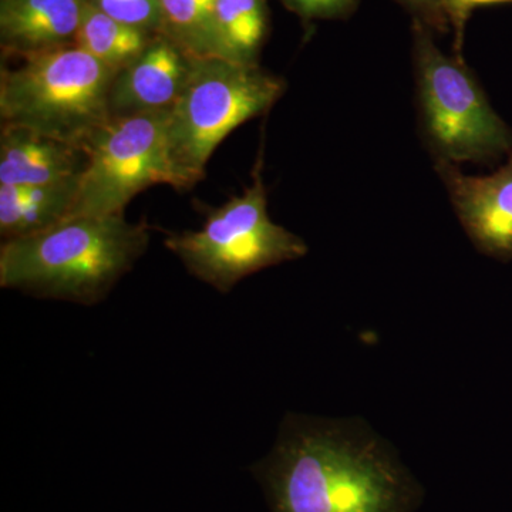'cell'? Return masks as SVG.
I'll use <instances>...</instances> for the list:
<instances>
[{
  "label": "cell",
  "instance_id": "6da1fadb",
  "mask_svg": "<svg viewBox=\"0 0 512 512\" xmlns=\"http://www.w3.org/2000/svg\"><path fill=\"white\" fill-rule=\"evenodd\" d=\"M272 512H413L420 485L362 420L289 413L252 467Z\"/></svg>",
  "mask_w": 512,
  "mask_h": 512
},
{
  "label": "cell",
  "instance_id": "7a4b0ae2",
  "mask_svg": "<svg viewBox=\"0 0 512 512\" xmlns=\"http://www.w3.org/2000/svg\"><path fill=\"white\" fill-rule=\"evenodd\" d=\"M150 242L144 221L77 215L30 237L3 241L0 286L92 306L133 269Z\"/></svg>",
  "mask_w": 512,
  "mask_h": 512
},
{
  "label": "cell",
  "instance_id": "3957f363",
  "mask_svg": "<svg viewBox=\"0 0 512 512\" xmlns=\"http://www.w3.org/2000/svg\"><path fill=\"white\" fill-rule=\"evenodd\" d=\"M281 77L224 59H192L180 99L168 111L167 156L171 187L191 190L229 133L268 113L284 96Z\"/></svg>",
  "mask_w": 512,
  "mask_h": 512
},
{
  "label": "cell",
  "instance_id": "277c9868",
  "mask_svg": "<svg viewBox=\"0 0 512 512\" xmlns=\"http://www.w3.org/2000/svg\"><path fill=\"white\" fill-rule=\"evenodd\" d=\"M23 59L0 73L2 126L84 147L111 119L110 90L120 70L74 45Z\"/></svg>",
  "mask_w": 512,
  "mask_h": 512
},
{
  "label": "cell",
  "instance_id": "5b68a950",
  "mask_svg": "<svg viewBox=\"0 0 512 512\" xmlns=\"http://www.w3.org/2000/svg\"><path fill=\"white\" fill-rule=\"evenodd\" d=\"M164 245L191 275L221 293L255 272L296 261L309 251L301 237L269 217L262 151L252 184L241 195L208 212L198 231L170 234Z\"/></svg>",
  "mask_w": 512,
  "mask_h": 512
},
{
  "label": "cell",
  "instance_id": "8992f818",
  "mask_svg": "<svg viewBox=\"0 0 512 512\" xmlns=\"http://www.w3.org/2000/svg\"><path fill=\"white\" fill-rule=\"evenodd\" d=\"M416 74L424 136L437 160L487 163L512 147L510 128L500 119L470 70L416 32Z\"/></svg>",
  "mask_w": 512,
  "mask_h": 512
},
{
  "label": "cell",
  "instance_id": "52a82bcc",
  "mask_svg": "<svg viewBox=\"0 0 512 512\" xmlns=\"http://www.w3.org/2000/svg\"><path fill=\"white\" fill-rule=\"evenodd\" d=\"M168 111L111 117L84 144L89 163L72 217H110L151 185H171Z\"/></svg>",
  "mask_w": 512,
  "mask_h": 512
},
{
  "label": "cell",
  "instance_id": "ba28073f",
  "mask_svg": "<svg viewBox=\"0 0 512 512\" xmlns=\"http://www.w3.org/2000/svg\"><path fill=\"white\" fill-rule=\"evenodd\" d=\"M454 210L478 251L501 261L512 259V154L490 175H466L437 160Z\"/></svg>",
  "mask_w": 512,
  "mask_h": 512
},
{
  "label": "cell",
  "instance_id": "9c48e42d",
  "mask_svg": "<svg viewBox=\"0 0 512 512\" xmlns=\"http://www.w3.org/2000/svg\"><path fill=\"white\" fill-rule=\"evenodd\" d=\"M191 60L167 36L154 35L146 50L117 73L110 90L111 117L173 109L187 83Z\"/></svg>",
  "mask_w": 512,
  "mask_h": 512
},
{
  "label": "cell",
  "instance_id": "30bf717a",
  "mask_svg": "<svg viewBox=\"0 0 512 512\" xmlns=\"http://www.w3.org/2000/svg\"><path fill=\"white\" fill-rule=\"evenodd\" d=\"M89 163L83 147L28 128L2 126L0 184L47 185L82 178Z\"/></svg>",
  "mask_w": 512,
  "mask_h": 512
},
{
  "label": "cell",
  "instance_id": "8fae6325",
  "mask_svg": "<svg viewBox=\"0 0 512 512\" xmlns=\"http://www.w3.org/2000/svg\"><path fill=\"white\" fill-rule=\"evenodd\" d=\"M87 2L89 0H2L3 50L28 57L74 45Z\"/></svg>",
  "mask_w": 512,
  "mask_h": 512
},
{
  "label": "cell",
  "instance_id": "7c38bea8",
  "mask_svg": "<svg viewBox=\"0 0 512 512\" xmlns=\"http://www.w3.org/2000/svg\"><path fill=\"white\" fill-rule=\"evenodd\" d=\"M80 178L47 185L0 184V234L12 241L39 234L72 217Z\"/></svg>",
  "mask_w": 512,
  "mask_h": 512
},
{
  "label": "cell",
  "instance_id": "4fadbf2b",
  "mask_svg": "<svg viewBox=\"0 0 512 512\" xmlns=\"http://www.w3.org/2000/svg\"><path fill=\"white\" fill-rule=\"evenodd\" d=\"M161 35L191 59H224L218 33L217 0H160Z\"/></svg>",
  "mask_w": 512,
  "mask_h": 512
},
{
  "label": "cell",
  "instance_id": "5bb4252c",
  "mask_svg": "<svg viewBox=\"0 0 512 512\" xmlns=\"http://www.w3.org/2000/svg\"><path fill=\"white\" fill-rule=\"evenodd\" d=\"M151 40V33L124 25L87 2L74 46L107 66L121 70L136 60Z\"/></svg>",
  "mask_w": 512,
  "mask_h": 512
},
{
  "label": "cell",
  "instance_id": "9a60e30c",
  "mask_svg": "<svg viewBox=\"0 0 512 512\" xmlns=\"http://www.w3.org/2000/svg\"><path fill=\"white\" fill-rule=\"evenodd\" d=\"M215 16L225 60L258 64L256 59L268 30L265 0H217Z\"/></svg>",
  "mask_w": 512,
  "mask_h": 512
},
{
  "label": "cell",
  "instance_id": "2e32d148",
  "mask_svg": "<svg viewBox=\"0 0 512 512\" xmlns=\"http://www.w3.org/2000/svg\"><path fill=\"white\" fill-rule=\"evenodd\" d=\"M101 12L110 18L119 20L124 25L144 30L148 33L161 32L160 0H89Z\"/></svg>",
  "mask_w": 512,
  "mask_h": 512
},
{
  "label": "cell",
  "instance_id": "e0dca14e",
  "mask_svg": "<svg viewBox=\"0 0 512 512\" xmlns=\"http://www.w3.org/2000/svg\"><path fill=\"white\" fill-rule=\"evenodd\" d=\"M285 3L303 18H335L348 13L356 0H285Z\"/></svg>",
  "mask_w": 512,
  "mask_h": 512
},
{
  "label": "cell",
  "instance_id": "ac0fdd59",
  "mask_svg": "<svg viewBox=\"0 0 512 512\" xmlns=\"http://www.w3.org/2000/svg\"><path fill=\"white\" fill-rule=\"evenodd\" d=\"M512 2V0H446V13L456 23L458 32L463 29L470 10L477 6L493 5V3Z\"/></svg>",
  "mask_w": 512,
  "mask_h": 512
},
{
  "label": "cell",
  "instance_id": "d6986e66",
  "mask_svg": "<svg viewBox=\"0 0 512 512\" xmlns=\"http://www.w3.org/2000/svg\"><path fill=\"white\" fill-rule=\"evenodd\" d=\"M403 2L434 25H441L444 22L446 0H403Z\"/></svg>",
  "mask_w": 512,
  "mask_h": 512
}]
</instances>
